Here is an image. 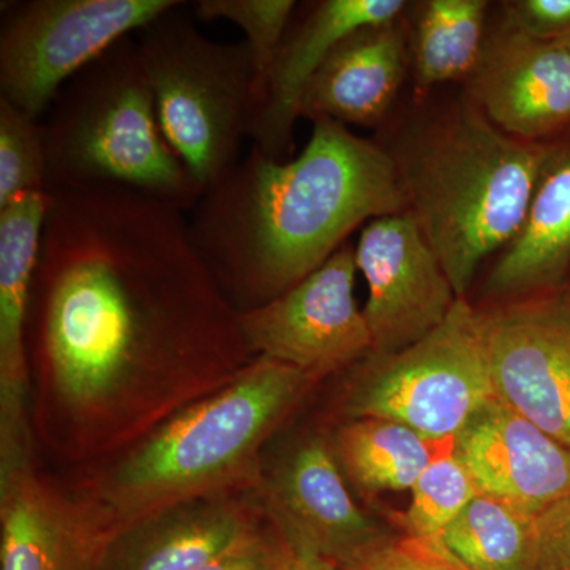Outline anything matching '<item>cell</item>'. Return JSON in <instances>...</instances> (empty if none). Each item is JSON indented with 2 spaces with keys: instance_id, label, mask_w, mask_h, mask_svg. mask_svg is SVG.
Masks as SVG:
<instances>
[{
  "instance_id": "31",
  "label": "cell",
  "mask_w": 570,
  "mask_h": 570,
  "mask_svg": "<svg viewBox=\"0 0 570 570\" xmlns=\"http://www.w3.org/2000/svg\"><path fill=\"white\" fill-rule=\"evenodd\" d=\"M279 570H336V564L313 554L296 553L283 546Z\"/></svg>"
},
{
  "instance_id": "14",
  "label": "cell",
  "mask_w": 570,
  "mask_h": 570,
  "mask_svg": "<svg viewBox=\"0 0 570 570\" xmlns=\"http://www.w3.org/2000/svg\"><path fill=\"white\" fill-rule=\"evenodd\" d=\"M48 193L0 206V472L33 463L28 314Z\"/></svg>"
},
{
  "instance_id": "23",
  "label": "cell",
  "mask_w": 570,
  "mask_h": 570,
  "mask_svg": "<svg viewBox=\"0 0 570 570\" xmlns=\"http://www.w3.org/2000/svg\"><path fill=\"white\" fill-rule=\"evenodd\" d=\"M438 539L469 570H534L535 520L487 494Z\"/></svg>"
},
{
  "instance_id": "16",
  "label": "cell",
  "mask_w": 570,
  "mask_h": 570,
  "mask_svg": "<svg viewBox=\"0 0 570 570\" xmlns=\"http://www.w3.org/2000/svg\"><path fill=\"white\" fill-rule=\"evenodd\" d=\"M471 77L475 107L502 132L539 142L570 124V51L561 41L505 24L485 41Z\"/></svg>"
},
{
  "instance_id": "6",
  "label": "cell",
  "mask_w": 570,
  "mask_h": 570,
  "mask_svg": "<svg viewBox=\"0 0 570 570\" xmlns=\"http://www.w3.org/2000/svg\"><path fill=\"white\" fill-rule=\"evenodd\" d=\"M189 2L135 32L168 145L202 195L242 160L254 112V69L246 41L198 31Z\"/></svg>"
},
{
  "instance_id": "20",
  "label": "cell",
  "mask_w": 570,
  "mask_h": 570,
  "mask_svg": "<svg viewBox=\"0 0 570 570\" xmlns=\"http://www.w3.org/2000/svg\"><path fill=\"white\" fill-rule=\"evenodd\" d=\"M485 287L510 302L564 285L570 268V146L550 148L519 234Z\"/></svg>"
},
{
  "instance_id": "9",
  "label": "cell",
  "mask_w": 570,
  "mask_h": 570,
  "mask_svg": "<svg viewBox=\"0 0 570 570\" xmlns=\"http://www.w3.org/2000/svg\"><path fill=\"white\" fill-rule=\"evenodd\" d=\"M355 247L346 243L321 268L264 305L238 311L249 351L321 384L371 355L373 341L355 302Z\"/></svg>"
},
{
  "instance_id": "4",
  "label": "cell",
  "mask_w": 570,
  "mask_h": 570,
  "mask_svg": "<svg viewBox=\"0 0 570 570\" xmlns=\"http://www.w3.org/2000/svg\"><path fill=\"white\" fill-rule=\"evenodd\" d=\"M549 153L464 105L417 130L393 156L409 213L460 298L482 262L519 234Z\"/></svg>"
},
{
  "instance_id": "7",
  "label": "cell",
  "mask_w": 570,
  "mask_h": 570,
  "mask_svg": "<svg viewBox=\"0 0 570 570\" xmlns=\"http://www.w3.org/2000/svg\"><path fill=\"white\" fill-rule=\"evenodd\" d=\"M347 373L336 403L341 419H387L431 442L455 439L494 397L485 314L459 298L419 343L371 354Z\"/></svg>"
},
{
  "instance_id": "28",
  "label": "cell",
  "mask_w": 570,
  "mask_h": 570,
  "mask_svg": "<svg viewBox=\"0 0 570 570\" xmlns=\"http://www.w3.org/2000/svg\"><path fill=\"white\" fill-rule=\"evenodd\" d=\"M505 10L509 28L531 39L560 41L570 36V0H517Z\"/></svg>"
},
{
  "instance_id": "25",
  "label": "cell",
  "mask_w": 570,
  "mask_h": 570,
  "mask_svg": "<svg viewBox=\"0 0 570 570\" xmlns=\"http://www.w3.org/2000/svg\"><path fill=\"white\" fill-rule=\"evenodd\" d=\"M190 10L197 21H230L245 32L254 69V118L294 18L295 0H197Z\"/></svg>"
},
{
  "instance_id": "10",
  "label": "cell",
  "mask_w": 570,
  "mask_h": 570,
  "mask_svg": "<svg viewBox=\"0 0 570 570\" xmlns=\"http://www.w3.org/2000/svg\"><path fill=\"white\" fill-rule=\"evenodd\" d=\"M483 314L494 396L570 448V285Z\"/></svg>"
},
{
  "instance_id": "26",
  "label": "cell",
  "mask_w": 570,
  "mask_h": 570,
  "mask_svg": "<svg viewBox=\"0 0 570 570\" xmlns=\"http://www.w3.org/2000/svg\"><path fill=\"white\" fill-rule=\"evenodd\" d=\"M47 176L43 122L0 97V206L47 193Z\"/></svg>"
},
{
  "instance_id": "15",
  "label": "cell",
  "mask_w": 570,
  "mask_h": 570,
  "mask_svg": "<svg viewBox=\"0 0 570 570\" xmlns=\"http://www.w3.org/2000/svg\"><path fill=\"white\" fill-rule=\"evenodd\" d=\"M453 452L479 493L530 519L570 491V448L497 396L456 434Z\"/></svg>"
},
{
  "instance_id": "1",
  "label": "cell",
  "mask_w": 570,
  "mask_h": 570,
  "mask_svg": "<svg viewBox=\"0 0 570 570\" xmlns=\"http://www.w3.org/2000/svg\"><path fill=\"white\" fill-rule=\"evenodd\" d=\"M179 209L121 187L51 190L28 314L33 436L96 468L255 358Z\"/></svg>"
},
{
  "instance_id": "21",
  "label": "cell",
  "mask_w": 570,
  "mask_h": 570,
  "mask_svg": "<svg viewBox=\"0 0 570 570\" xmlns=\"http://www.w3.org/2000/svg\"><path fill=\"white\" fill-rule=\"evenodd\" d=\"M330 444L348 485L376 494L411 491L439 442L393 420L363 417L343 420L330 434Z\"/></svg>"
},
{
  "instance_id": "3",
  "label": "cell",
  "mask_w": 570,
  "mask_h": 570,
  "mask_svg": "<svg viewBox=\"0 0 570 570\" xmlns=\"http://www.w3.org/2000/svg\"><path fill=\"white\" fill-rule=\"evenodd\" d=\"M316 385L295 367L255 356L230 384L91 468L78 491L118 532L190 499L255 491L266 444Z\"/></svg>"
},
{
  "instance_id": "18",
  "label": "cell",
  "mask_w": 570,
  "mask_h": 570,
  "mask_svg": "<svg viewBox=\"0 0 570 570\" xmlns=\"http://www.w3.org/2000/svg\"><path fill=\"white\" fill-rule=\"evenodd\" d=\"M264 523L255 491L190 499L119 531L97 570H197Z\"/></svg>"
},
{
  "instance_id": "32",
  "label": "cell",
  "mask_w": 570,
  "mask_h": 570,
  "mask_svg": "<svg viewBox=\"0 0 570 570\" xmlns=\"http://www.w3.org/2000/svg\"><path fill=\"white\" fill-rule=\"evenodd\" d=\"M562 45H564L566 48L570 51V36L566 37L564 40H560Z\"/></svg>"
},
{
  "instance_id": "29",
  "label": "cell",
  "mask_w": 570,
  "mask_h": 570,
  "mask_svg": "<svg viewBox=\"0 0 570 570\" xmlns=\"http://www.w3.org/2000/svg\"><path fill=\"white\" fill-rule=\"evenodd\" d=\"M534 570H570V491L535 519Z\"/></svg>"
},
{
  "instance_id": "11",
  "label": "cell",
  "mask_w": 570,
  "mask_h": 570,
  "mask_svg": "<svg viewBox=\"0 0 570 570\" xmlns=\"http://www.w3.org/2000/svg\"><path fill=\"white\" fill-rule=\"evenodd\" d=\"M255 494L269 530L296 553L341 564L390 534L352 498L325 434H306L264 463Z\"/></svg>"
},
{
  "instance_id": "2",
  "label": "cell",
  "mask_w": 570,
  "mask_h": 570,
  "mask_svg": "<svg viewBox=\"0 0 570 570\" xmlns=\"http://www.w3.org/2000/svg\"><path fill=\"white\" fill-rule=\"evenodd\" d=\"M295 159L250 146L189 213L190 235L238 311L284 294L377 217L409 212L393 156L317 118Z\"/></svg>"
},
{
  "instance_id": "22",
  "label": "cell",
  "mask_w": 570,
  "mask_h": 570,
  "mask_svg": "<svg viewBox=\"0 0 570 570\" xmlns=\"http://www.w3.org/2000/svg\"><path fill=\"white\" fill-rule=\"evenodd\" d=\"M485 0H428L420 10L414 51L419 92L472 75L485 47Z\"/></svg>"
},
{
  "instance_id": "24",
  "label": "cell",
  "mask_w": 570,
  "mask_h": 570,
  "mask_svg": "<svg viewBox=\"0 0 570 570\" xmlns=\"http://www.w3.org/2000/svg\"><path fill=\"white\" fill-rule=\"evenodd\" d=\"M411 494L407 508L393 513L392 524L397 534L414 539L439 538L478 497V487L453 452V439L439 442Z\"/></svg>"
},
{
  "instance_id": "8",
  "label": "cell",
  "mask_w": 570,
  "mask_h": 570,
  "mask_svg": "<svg viewBox=\"0 0 570 570\" xmlns=\"http://www.w3.org/2000/svg\"><path fill=\"white\" fill-rule=\"evenodd\" d=\"M178 0H28L2 7L0 97L41 121L63 86Z\"/></svg>"
},
{
  "instance_id": "27",
  "label": "cell",
  "mask_w": 570,
  "mask_h": 570,
  "mask_svg": "<svg viewBox=\"0 0 570 570\" xmlns=\"http://www.w3.org/2000/svg\"><path fill=\"white\" fill-rule=\"evenodd\" d=\"M336 570H469L441 540L414 539L390 532L351 560L336 564Z\"/></svg>"
},
{
  "instance_id": "17",
  "label": "cell",
  "mask_w": 570,
  "mask_h": 570,
  "mask_svg": "<svg viewBox=\"0 0 570 570\" xmlns=\"http://www.w3.org/2000/svg\"><path fill=\"white\" fill-rule=\"evenodd\" d=\"M404 0H324L314 3L287 32L269 75L264 102L247 130L254 148L275 160L294 151V127L302 118L303 96L340 41L367 26L397 21Z\"/></svg>"
},
{
  "instance_id": "19",
  "label": "cell",
  "mask_w": 570,
  "mask_h": 570,
  "mask_svg": "<svg viewBox=\"0 0 570 570\" xmlns=\"http://www.w3.org/2000/svg\"><path fill=\"white\" fill-rule=\"evenodd\" d=\"M400 22L367 26L336 45L307 85L302 118L373 127L387 116L406 73Z\"/></svg>"
},
{
  "instance_id": "12",
  "label": "cell",
  "mask_w": 570,
  "mask_h": 570,
  "mask_svg": "<svg viewBox=\"0 0 570 570\" xmlns=\"http://www.w3.org/2000/svg\"><path fill=\"white\" fill-rule=\"evenodd\" d=\"M355 262L367 285L363 316L373 341L371 354H395L419 343L459 302L412 213L365 224L355 246Z\"/></svg>"
},
{
  "instance_id": "13",
  "label": "cell",
  "mask_w": 570,
  "mask_h": 570,
  "mask_svg": "<svg viewBox=\"0 0 570 570\" xmlns=\"http://www.w3.org/2000/svg\"><path fill=\"white\" fill-rule=\"evenodd\" d=\"M116 534L92 499L33 463L0 474V570H97Z\"/></svg>"
},
{
  "instance_id": "30",
  "label": "cell",
  "mask_w": 570,
  "mask_h": 570,
  "mask_svg": "<svg viewBox=\"0 0 570 570\" xmlns=\"http://www.w3.org/2000/svg\"><path fill=\"white\" fill-rule=\"evenodd\" d=\"M283 543L264 523L197 570H279Z\"/></svg>"
},
{
  "instance_id": "5",
  "label": "cell",
  "mask_w": 570,
  "mask_h": 570,
  "mask_svg": "<svg viewBox=\"0 0 570 570\" xmlns=\"http://www.w3.org/2000/svg\"><path fill=\"white\" fill-rule=\"evenodd\" d=\"M43 132L47 193L121 187L184 214L200 200V187L160 127L135 33L63 86Z\"/></svg>"
}]
</instances>
